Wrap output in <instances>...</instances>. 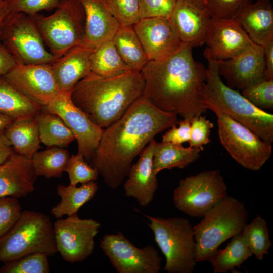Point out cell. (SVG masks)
I'll return each instance as SVG.
<instances>
[{"mask_svg":"<svg viewBox=\"0 0 273 273\" xmlns=\"http://www.w3.org/2000/svg\"><path fill=\"white\" fill-rule=\"evenodd\" d=\"M178 123L176 115L163 112L141 97L119 119L103 129L93 166L108 186L118 188L146 145Z\"/></svg>","mask_w":273,"mask_h":273,"instance_id":"6da1fadb","label":"cell"},{"mask_svg":"<svg viewBox=\"0 0 273 273\" xmlns=\"http://www.w3.org/2000/svg\"><path fill=\"white\" fill-rule=\"evenodd\" d=\"M185 44L170 57L149 61L141 70L142 98L157 109L191 120L208 110L203 97L206 68Z\"/></svg>","mask_w":273,"mask_h":273,"instance_id":"7a4b0ae2","label":"cell"},{"mask_svg":"<svg viewBox=\"0 0 273 273\" xmlns=\"http://www.w3.org/2000/svg\"><path fill=\"white\" fill-rule=\"evenodd\" d=\"M144 87L141 71L112 77L90 72L76 84L71 97L91 121L104 129L119 119L142 97Z\"/></svg>","mask_w":273,"mask_h":273,"instance_id":"3957f363","label":"cell"},{"mask_svg":"<svg viewBox=\"0 0 273 273\" xmlns=\"http://www.w3.org/2000/svg\"><path fill=\"white\" fill-rule=\"evenodd\" d=\"M203 97L208 109H216L245 126L262 140L273 142V115L262 110L241 93L227 86L218 72L217 61L209 58Z\"/></svg>","mask_w":273,"mask_h":273,"instance_id":"277c9868","label":"cell"},{"mask_svg":"<svg viewBox=\"0 0 273 273\" xmlns=\"http://www.w3.org/2000/svg\"><path fill=\"white\" fill-rule=\"evenodd\" d=\"M249 215L243 202L229 196L209 210L193 226L197 263L209 261L222 243L240 234Z\"/></svg>","mask_w":273,"mask_h":273,"instance_id":"5b68a950","label":"cell"},{"mask_svg":"<svg viewBox=\"0 0 273 273\" xmlns=\"http://www.w3.org/2000/svg\"><path fill=\"white\" fill-rule=\"evenodd\" d=\"M57 252L53 225L40 212L22 211L15 224L0 238V261L4 263L34 253L53 256Z\"/></svg>","mask_w":273,"mask_h":273,"instance_id":"8992f818","label":"cell"},{"mask_svg":"<svg viewBox=\"0 0 273 273\" xmlns=\"http://www.w3.org/2000/svg\"><path fill=\"white\" fill-rule=\"evenodd\" d=\"M144 216L149 221L148 225L165 257L163 269L169 273H192L197 262L193 226L190 222L180 217Z\"/></svg>","mask_w":273,"mask_h":273,"instance_id":"52a82bcc","label":"cell"},{"mask_svg":"<svg viewBox=\"0 0 273 273\" xmlns=\"http://www.w3.org/2000/svg\"><path fill=\"white\" fill-rule=\"evenodd\" d=\"M49 51L56 59L71 49L82 45L85 17L78 0H63L51 15L30 16Z\"/></svg>","mask_w":273,"mask_h":273,"instance_id":"ba28073f","label":"cell"},{"mask_svg":"<svg viewBox=\"0 0 273 273\" xmlns=\"http://www.w3.org/2000/svg\"><path fill=\"white\" fill-rule=\"evenodd\" d=\"M220 142L230 155L243 167L260 170L272 154V145L250 129L216 109Z\"/></svg>","mask_w":273,"mask_h":273,"instance_id":"9c48e42d","label":"cell"},{"mask_svg":"<svg viewBox=\"0 0 273 273\" xmlns=\"http://www.w3.org/2000/svg\"><path fill=\"white\" fill-rule=\"evenodd\" d=\"M0 41L18 63L51 64L56 59L48 51L32 17L22 13H9L1 29Z\"/></svg>","mask_w":273,"mask_h":273,"instance_id":"30bf717a","label":"cell"},{"mask_svg":"<svg viewBox=\"0 0 273 273\" xmlns=\"http://www.w3.org/2000/svg\"><path fill=\"white\" fill-rule=\"evenodd\" d=\"M228 196L227 186L220 171L211 170L181 179L172 198L178 210L191 217L202 218Z\"/></svg>","mask_w":273,"mask_h":273,"instance_id":"8fae6325","label":"cell"},{"mask_svg":"<svg viewBox=\"0 0 273 273\" xmlns=\"http://www.w3.org/2000/svg\"><path fill=\"white\" fill-rule=\"evenodd\" d=\"M100 246L118 273H158L162 269V258L155 248H138L121 231L104 235Z\"/></svg>","mask_w":273,"mask_h":273,"instance_id":"7c38bea8","label":"cell"},{"mask_svg":"<svg viewBox=\"0 0 273 273\" xmlns=\"http://www.w3.org/2000/svg\"><path fill=\"white\" fill-rule=\"evenodd\" d=\"M100 223L93 219H81L77 213L59 218L53 224L57 252L66 262H81L92 254L94 238Z\"/></svg>","mask_w":273,"mask_h":273,"instance_id":"4fadbf2b","label":"cell"},{"mask_svg":"<svg viewBox=\"0 0 273 273\" xmlns=\"http://www.w3.org/2000/svg\"><path fill=\"white\" fill-rule=\"evenodd\" d=\"M71 93L60 92L41 110L59 116L71 130L78 144L79 155L93 158L103 129L95 124L73 102Z\"/></svg>","mask_w":273,"mask_h":273,"instance_id":"5bb4252c","label":"cell"},{"mask_svg":"<svg viewBox=\"0 0 273 273\" xmlns=\"http://www.w3.org/2000/svg\"><path fill=\"white\" fill-rule=\"evenodd\" d=\"M40 106L48 104L61 92L50 64H17L3 77Z\"/></svg>","mask_w":273,"mask_h":273,"instance_id":"9a60e30c","label":"cell"},{"mask_svg":"<svg viewBox=\"0 0 273 273\" xmlns=\"http://www.w3.org/2000/svg\"><path fill=\"white\" fill-rule=\"evenodd\" d=\"M205 43V58L219 61L237 56L254 43L235 19H211Z\"/></svg>","mask_w":273,"mask_h":273,"instance_id":"2e32d148","label":"cell"},{"mask_svg":"<svg viewBox=\"0 0 273 273\" xmlns=\"http://www.w3.org/2000/svg\"><path fill=\"white\" fill-rule=\"evenodd\" d=\"M149 61H159L177 52L184 43L169 18L140 19L133 26Z\"/></svg>","mask_w":273,"mask_h":273,"instance_id":"e0dca14e","label":"cell"},{"mask_svg":"<svg viewBox=\"0 0 273 273\" xmlns=\"http://www.w3.org/2000/svg\"><path fill=\"white\" fill-rule=\"evenodd\" d=\"M218 72L241 90L266 79L263 46L254 43L237 56L217 61Z\"/></svg>","mask_w":273,"mask_h":273,"instance_id":"ac0fdd59","label":"cell"},{"mask_svg":"<svg viewBox=\"0 0 273 273\" xmlns=\"http://www.w3.org/2000/svg\"><path fill=\"white\" fill-rule=\"evenodd\" d=\"M169 19L184 43L192 48L205 43L211 18L202 0H176Z\"/></svg>","mask_w":273,"mask_h":273,"instance_id":"d6986e66","label":"cell"},{"mask_svg":"<svg viewBox=\"0 0 273 273\" xmlns=\"http://www.w3.org/2000/svg\"><path fill=\"white\" fill-rule=\"evenodd\" d=\"M156 143L153 139L144 149L138 162L132 164L123 186L125 195L135 199L142 207L151 203L158 186L157 174L153 168Z\"/></svg>","mask_w":273,"mask_h":273,"instance_id":"ffe728a7","label":"cell"},{"mask_svg":"<svg viewBox=\"0 0 273 273\" xmlns=\"http://www.w3.org/2000/svg\"><path fill=\"white\" fill-rule=\"evenodd\" d=\"M37 177L31 159L13 153L0 164V197L26 196L34 191Z\"/></svg>","mask_w":273,"mask_h":273,"instance_id":"44dd1931","label":"cell"},{"mask_svg":"<svg viewBox=\"0 0 273 273\" xmlns=\"http://www.w3.org/2000/svg\"><path fill=\"white\" fill-rule=\"evenodd\" d=\"M85 13V35L82 46L93 49L112 39L120 27L106 0H78Z\"/></svg>","mask_w":273,"mask_h":273,"instance_id":"7402d4cb","label":"cell"},{"mask_svg":"<svg viewBox=\"0 0 273 273\" xmlns=\"http://www.w3.org/2000/svg\"><path fill=\"white\" fill-rule=\"evenodd\" d=\"M92 50L78 46L50 64L61 92L71 93L76 84L90 73Z\"/></svg>","mask_w":273,"mask_h":273,"instance_id":"603a6c76","label":"cell"},{"mask_svg":"<svg viewBox=\"0 0 273 273\" xmlns=\"http://www.w3.org/2000/svg\"><path fill=\"white\" fill-rule=\"evenodd\" d=\"M249 2L235 18L255 43L264 46L273 40V7L270 0Z\"/></svg>","mask_w":273,"mask_h":273,"instance_id":"cb8c5ba5","label":"cell"},{"mask_svg":"<svg viewBox=\"0 0 273 273\" xmlns=\"http://www.w3.org/2000/svg\"><path fill=\"white\" fill-rule=\"evenodd\" d=\"M3 134L16 152L31 159L40 148L38 126L35 117L13 120Z\"/></svg>","mask_w":273,"mask_h":273,"instance_id":"d4e9b609","label":"cell"},{"mask_svg":"<svg viewBox=\"0 0 273 273\" xmlns=\"http://www.w3.org/2000/svg\"><path fill=\"white\" fill-rule=\"evenodd\" d=\"M201 150L198 148L170 143L157 142L153 158V168L158 174L164 169H183L196 161Z\"/></svg>","mask_w":273,"mask_h":273,"instance_id":"484cf974","label":"cell"},{"mask_svg":"<svg viewBox=\"0 0 273 273\" xmlns=\"http://www.w3.org/2000/svg\"><path fill=\"white\" fill-rule=\"evenodd\" d=\"M98 189L95 181L82 184L78 187L71 184L67 186L59 185L57 194L61 199L51 209V214L59 219L65 215L68 216L77 213L79 209L94 197Z\"/></svg>","mask_w":273,"mask_h":273,"instance_id":"4316f807","label":"cell"},{"mask_svg":"<svg viewBox=\"0 0 273 273\" xmlns=\"http://www.w3.org/2000/svg\"><path fill=\"white\" fill-rule=\"evenodd\" d=\"M41 108L4 78L0 77V113L15 120L35 117Z\"/></svg>","mask_w":273,"mask_h":273,"instance_id":"83f0119b","label":"cell"},{"mask_svg":"<svg viewBox=\"0 0 273 273\" xmlns=\"http://www.w3.org/2000/svg\"><path fill=\"white\" fill-rule=\"evenodd\" d=\"M112 40L122 60L132 71H141L148 62L133 26H120Z\"/></svg>","mask_w":273,"mask_h":273,"instance_id":"f1b7e54d","label":"cell"},{"mask_svg":"<svg viewBox=\"0 0 273 273\" xmlns=\"http://www.w3.org/2000/svg\"><path fill=\"white\" fill-rule=\"evenodd\" d=\"M91 64V72L105 77L132 71L122 60L112 39L106 40L93 49Z\"/></svg>","mask_w":273,"mask_h":273,"instance_id":"f546056e","label":"cell"},{"mask_svg":"<svg viewBox=\"0 0 273 273\" xmlns=\"http://www.w3.org/2000/svg\"><path fill=\"white\" fill-rule=\"evenodd\" d=\"M35 117L40 141L44 145L64 148L75 140L72 132L57 115L41 110Z\"/></svg>","mask_w":273,"mask_h":273,"instance_id":"4dcf8cb0","label":"cell"},{"mask_svg":"<svg viewBox=\"0 0 273 273\" xmlns=\"http://www.w3.org/2000/svg\"><path fill=\"white\" fill-rule=\"evenodd\" d=\"M252 255L241 233L232 238L223 249H217L210 261L215 273H225L234 270Z\"/></svg>","mask_w":273,"mask_h":273,"instance_id":"1f68e13d","label":"cell"},{"mask_svg":"<svg viewBox=\"0 0 273 273\" xmlns=\"http://www.w3.org/2000/svg\"><path fill=\"white\" fill-rule=\"evenodd\" d=\"M70 157L67 150L54 147L37 151L31 158L34 170L37 176L47 178L60 177Z\"/></svg>","mask_w":273,"mask_h":273,"instance_id":"d6a6232c","label":"cell"},{"mask_svg":"<svg viewBox=\"0 0 273 273\" xmlns=\"http://www.w3.org/2000/svg\"><path fill=\"white\" fill-rule=\"evenodd\" d=\"M252 255L261 260L272 245L266 220L257 215L241 232Z\"/></svg>","mask_w":273,"mask_h":273,"instance_id":"836d02e7","label":"cell"},{"mask_svg":"<svg viewBox=\"0 0 273 273\" xmlns=\"http://www.w3.org/2000/svg\"><path fill=\"white\" fill-rule=\"evenodd\" d=\"M48 256L34 253L7 262L0 267V273H48L50 269Z\"/></svg>","mask_w":273,"mask_h":273,"instance_id":"e575fe53","label":"cell"},{"mask_svg":"<svg viewBox=\"0 0 273 273\" xmlns=\"http://www.w3.org/2000/svg\"><path fill=\"white\" fill-rule=\"evenodd\" d=\"M65 171L68 174L70 184L72 185L94 181L99 175L98 170L89 165L85 158L78 154L70 156Z\"/></svg>","mask_w":273,"mask_h":273,"instance_id":"d590c367","label":"cell"},{"mask_svg":"<svg viewBox=\"0 0 273 273\" xmlns=\"http://www.w3.org/2000/svg\"><path fill=\"white\" fill-rule=\"evenodd\" d=\"M241 93L258 108L273 109V79H264L241 90Z\"/></svg>","mask_w":273,"mask_h":273,"instance_id":"8d00e7d4","label":"cell"},{"mask_svg":"<svg viewBox=\"0 0 273 273\" xmlns=\"http://www.w3.org/2000/svg\"><path fill=\"white\" fill-rule=\"evenodd\" d=\"M211 19H234L250 0H202Z\"/></svg>","mask_w":273,"mask_h":273,"instance_id":"74e56055","label":"cell"},{"mask_svg":"<svg viewBox=\"0 0 273 273\" xmlns=\"http://www.w3.org/2000/svg\"><path fill=\"white\" fill-rule=\"evenodd\" d=\"M120 26H134L140 20L139 0H106Z\"/></svg>","mask_w":273,"mask_h":273,"instance_id":"f35d334b","label":"cell"},{"mask_svg":"<svg viewBox=\"0 0 273 273\" xmlns=\"http://www.w3.org/2000/svg\"><path fill=\"white\" fill-rule=\"evenodd\" d=\"M63 0H4L9 13L32 16L43 10L56 9Z\"/></svg>","mask_w":273,"mask_h":273,"instance_id":"ab89813d","label":"cell"},{"mask_svg":"<svg viewBox=\"0 0 273 273\" xmlns=\"http://www.w3.org/2000/svg\"><path fill=\"white\" fill-rule=\"evenodd\" d=\"M21 212V207L17 198L0 197V238L15 224Z\"/></svg>","mask_w":273,"mask_h":273,"instance_id":"60d3db41","label":"cell"},{"mask_svg":"<svg viewBox=\"0 0 273 273\" xmlns=\"http://www.w3.org/2000/svg\"><path fill=\"white\" fill-rule=\"evenodd\" d=\"M213 127L214 124L205 116L194 117L191 120L189 146L202 150L203 146L211 141L209 136Z\"/></svg>","mask_w":273,"mask_h":273,"instance_id":"b9f144b4","label":"cell"},{"mask_svg":"<svg viewBox=\"0 0 273 273\" xmlns=\"http://www.w3.org/2000/svg\"><path fill=\"white\" fill-rule=\"evenodd\" d=\"M140 19L162 17L170 18L176 0H139Z\"/></svg>","mask_w":273,"mask_h":273,"instance_id":"7bdbcfd3","label":"cell"},{"mask_svg":"<svg viewBox=\"0 0 273 273\" xmlns=\"http://www.w3.org/2000/svg\"><path fill=\"white\" fill-rule=\"evenodd\" d=\"M191 120L183 119L178 121L177 125H174L162 135V142L176 145H182L189 142L190 136Z\"/></svg>","mask_w":273,"mask_h":273,"instance_id":"ee69618b","label":"cell"},{"mask_svg":"<svg viewBox=\"0 0 273 273\" xmlns=\"http://www.w3.org/2000/svg\"><path fill=\"white\" fill-rule=\"evenodd\" d=\"M17 63L11 53L0 41V77L7 74Z\"/></svg>","mask_w":273,"mask_h":273,"instance_id":"f6af8a7d","label":"cell"},{"mask_svg":"<svg viewBox=\"0 0 273 273\" xmlns=\"http://www.w3.org/2000/svg\"><path fill=\"white\" fill-rule=\"evenodd\" d=\"M263 47L266 78L273 79V40L266 43Z\"/></svg>","mask_w":273,"mask_h":273,"instance_id":"bcb514c9","label":"cell"},{"mask_svg":"<svg viewBox=\"0 0 273 273\" xmlns=\"http://www.w3.org/2000/svg\"><path fill=\"white\" fill-rule=\"evenodd\" d=\"M12 149L3 132L0 133V164L4 162L13 154Z\"/></svg>","mask_w":273,"mask_h":273,"instance_id":"7dc6e473","label":"cell"},{"mask_svg":"<svg viewBox=\"0 0 273 273\" xmlns=\"http://www.w3.org/2000/svg\"><path fill=\"white\" fill-rule=\"evenodd\" d=\"M13 121L11 117L0 113V133H2Z\"/></svg>","mask_w":273,"mask_h":273,"instance_id":"c3c4849f","label":"cell"},{"mask_svg":"<svg viewBox=\"0 0 273 273\" xmlns=\"http://www.w3.org/2000/svg\"><path fill=\"white\" fill-rule=\"evenodd\" d=\"M9 13L4 0H0V34L4 21Z\"/></svg>","mask_w":273,"mask_h":273,"instance_id":"681fc988","label":"cell"}]
</instances>
